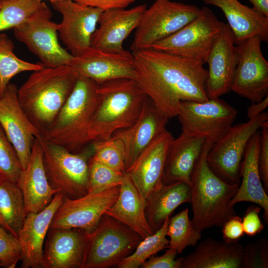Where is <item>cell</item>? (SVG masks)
I'll return each instance as SVG.
<instances>
[{
  "label": "cell",
  "mask_w": 268,
  "mask_h": 268,
  "mask_svg": "<svg viewBox=\"0 0 268 268\" xmlns=\"http://www.w3.org/2000/svg\"><path fill=\"white\" fill-rule=\"evenodd\" d=\"M136 81L161 113L177 117L182 101H204L207 70L202 62L152 48L132 52Z\"/></svg>",
  "instance_id": "1"
},
{
  "label": "cell",
  "mask_w": 268,
  "mask_h": 268,
  "mask_svg": "<svg viewBox=\"0 0 268 268\" xmlns=\"http://www.w3.org/2000/svg\"><path fill=\"white\" fill-rule=\"evenodd\" d=\"M78 74L68 65L33 71L18 88L19 103L40 134L53 124L71 93Z\"/></svg>",
  "instance_id": "2"
},
{
  "label": "cell",
  "mask_w": 268,
  "mask_h": 268,
  "mask_svg": "<svg viewBox=\"0 0 268 268\" xmlns=\"http://www.w3.org/2000/svg\"><path fill=\"white\" fill-rule=\"evenodd\" d=\"M213 144L206 141L190 178L192 221L201 232L212 227H222L236 215L230 201L240 184L226 183L210 168L206 157Z\"/></svg>",
  "instance_id": "3"
},
{
  "label": "cell",
  "mask_w": 268,
  "mask_h": 268,
  "mask_svg": "<svg viewBox=\"0 0 268 268\" xmlns=\"http://www.w3.org/2000/svg\"><path fill=\"white\" fill-rule=\"evenodd\" d=\"M98 102L89 131L91 143L108 139L131 126L148 97L135 79L119 78L98 84Z\"/></svg>",
  "instance_id": "4"
},
{
  "label": "cell",
  "mask_w": 268,
  "mask_h": 268,
  "mask_svg": "<svg viewBox=\"0 0 268 268\" xmlns=\"http://www.w3.org/2000/svg\"><path fill=\"white\" fill-rule=\"evenodd\" d=\"M98 84L79 75L75 86L51 126L40 134L48 142L79 153L91 144L89 131L98 102Z\"/></svg>",
  "instance_id": "5"
},
{
  "label": "cell",
  "mask_w": 268,
  "mask_h": 268,
  "mask_svg": "<svg viewBox=\"0 0 268 268\" xmlns=\"http://www.w3.org/2000/svg\"><path fill=\"white\" fill-rule=\"evenodd\" d=\"M85 232L81 268H108L131 255L142 238L131 228L104 214L90 231Z\"/></svg>",
  "instance_id": "6"
},
{
  "label": "cell",
  "mask_w": 268,
  "mask_h": 268,
  "mask_svg": "<svg viewBox=\"0 0 268 268\" xmlns=\"http://www.w3.org/2000/svg\"><path fill=\"white\" fill-rule=\"evenodd\" d=\"M35 137L42 149L45 170L51 186L69 198L87 194L88 159L91 156L84 151L71 152L47 141L40 134Z\"/></svg>",
  "instance_id": "7"
},
{
  "label": "cell",
  "mask_w": 268,
  "mask_h": 268,
  "mask_svg": "<svg viewBox=\"0 0 268 268\" xmlns=\"http://www.w3.org/2000/svg\"><path fill=\"white\" fill-rule=\"evenodd\" d=\"M225 24L218 20L211 9L203 6L190 22L151 48L205 64Z\"/></svg>",
  "instance_id": "8"
},
{
  "label": "cell",
  "mask_w": 268,
  "mask_h": 268,
  "mask_svg": "<svg viewBox=\"0 0 268 268\" xmlns=\"http://www.w3.org/2000/svg\"><path fill=\"white\" fill-rule=\"evenodd\" d=\"M200 8L170 0H155L146 9L135 29L132 52L151 48L193 20Z\"/></svg>",
  "instance_id": "9"
},
{
  "label": "cell",
  "mask_w": 268,
  "mask_h": 268,
  "mask_svg": "<svg viewBox=\"0 0 268 268\" xmlns=\"http://www.w3.org/2000/svg\"><path fill=\"white\" fill-rule=\"evenodd\" d=\"M237 110L219 98L204 101H182L177 117L185 135L214 144L232 126Z\"/></svg>",
  "instance_id": "10"
},
{
  "label": "cell",
  "mask_w": 268,
  "mask_h": 268,
  "mask_svg": "<svg viewBox=\"0 0 268 268\" xmlns=\"http://www.w3.org/2000/svg\"><path fill=\"white\" fill-rule=\"evenodd\" d=\"M267 121L268 112H263L247 122L232 126L207 153L211 170L227 183L240 184V166L248 143Z\"/></svg>",
  "instance_id": "11"
},
{
  "label": "cell",
  "mask_w": 268,
  "mask_h": 268,
  "mask_svg": "<svg viewBox=\"0 0 268 268\" xmlns=\"http://www.w3.org/2000/svg\"><path fill=\"white\" fill-rule=\"evenodd\" d=\"M51 17V11L47 5L14 27V35L45 67L67 65L73 56L59 44V24L52 21Z\"/></svg>",
  "instance_id": "12"
},
{
  "label": "cell",
  "mask_w": 268,
  "mask_h": 268,
  "mask_svg": "<svg viewBox=\"0 0 268 268\" xmlns=\"http://www.w3.org/2000/svg\"><path fill=\"white\" fill-rule=\"evenodd\" d=\"M262 42L254 36L236 45L238 62L231 91L253 103L268 95V62L262 53Z\"/></svg>",
  "instance_id": "13"
},
{
  "label": "cell",
  "mask_w": 268,
  "mask_h": 268,
  "mask_svg": "<svg viewBox=\"0 0 268 268\" xmlns=\"http://www.w3.org/2000/svg\"><path fill=\"white\" fill-rule=\"evenodd\" d=\"M119 190L120 186L74 199L64 196L50 228H75L90 231L114 203Z\"/></svg>",
  "instance_id": "14"
},
{
  "label": "cell",
  "mask_w": 268,
  "mask_h": 268,
  "mask_svg": "<svg viewBox=\"0 0 268 268\" xmlns=\"http://www.w3.org/2000/svg\"><path fill=\"white\" fill-rule=\"evenodd\" d=\"M51 3L62 16L58 29L61 39L72 56L81 54L91 47L92 36L104 10L82 5L73 0Z\"/></svg>",
  "instance_id": "15"
},
{
  "label": "cell",
  "mask_w": 268,
  "mask_h": 268,
  "mask_svg": "<svg viewBox=\"0 0 268 268\" xmlns=\"http://www.w3.org/2000/svg\"><path fill=\"white\" fill-rule=\"evenodd\" d=\"M78 75L98 84L119 79H136L133 53L126 50L109 52L90 47L81 54L73 56L68 65Z\"/></svg>",
  "instance_id": "16"
},
{
  "label": "cell",
  "mask_w": 268,
  "mask_h": 268,
  "mask_svg": "<svg viewBox=\"0 0 268 268\" xmlns=\"http://www.w3.org/2000/svg\"><path fill=\"white\" fill-rule=\"evenodd\" d=\"M17 90L15 84L9 83L0 98V125L24 169L29 160L35 136L40 133L21 107Z\"/></svg>",
  "instance_id": "17"
},
{
  "label": "cell",
  "mask_w": 268,
  "mask_h": 268,
  "mask_svg": "<svg viewBox=\"0 0 268 268\" xmlns=\"http://www.w3.org/2000/svg\"><path fill=\"white\" fill-rule=\"evenodd\" d=\"M173 139L172 134L166 129L151 141L125 171L144 200L163 184L165 159Z\"/></svg>",
  "instance_id": "18"
},
{
  "label": "cell",
  "mask_w": 268,
  "mask_h": 268,
  "mask_svg": "<svg viewBox=\"0 0 268 268\" xmlns=\"http://www.w3.org/2000/svg\"><path fill=\"white\" fill-rule=\"evenodd\" d=\"M238 62V51L232 32L226 23L207 57L206 91L208 98H219L231 91Z\"/></svg>",
  "instance_id": "19"
},
{
  "label": "cell",
  "mask_w": 268,
  "mask_h": 268,
  "mask_svg": "<svg viewBox=\"0 0 268 268\" xmlns=\"http://www.w3.org/2000/svg\"><path fill=\"white\" fill-rule=\"evenodd\" d=\"M63 197V194L58 193L43 210L27 214L18 235L21 249V268H44V243Z\"/></svg>",
  "instance_id": "20"
},
{
  "label": "cell",
  "mask_w": 268,
  "mask_h": 268,
  "mask_svg": "<svg viewBox=\"0 0 268 268\" xmlns=\"http://www.w3.org/2000/svg\"><path fill=\"white\" fill-rule=\"evenodd\" d=\"M146 4L131 8H116L104 10L98 21L99 27L94 32L91 46L109 52L123 50V43L138 26Z\"/></svg>",
  "instance_id": "21"
},
{
  "label": "cell",
  "mask_w": 268,
  "mask_h": 268,
  "mask_svg": "<svg viewBox=\"0 0 268 268\" xmlns=\"http://www.w3.org/2000/svg\"><path fill=\"white\" fill-rule=\"evenodd\" d=\"M168 120L148 97L136 121L131 126L112 134L111 137L120 139L124 144L126 170L151 141L166 129Z\"/></svg>",
  "instance_id": "22"
},
{
  "label": "cell",
  "mask_w": 268,
  "mask_h": 268,
  "mask_svg": "<svg viewBox=\"0 0 268 268\" xmlns=\"http://www.w3.org/2000/svg\"><path fill=\"white\" fill-rule=\"evenodd\" d=\"M17 184L23 195L27 214L43 210L59 191L53 188L47 178L41 146L35 137L31 154L19 175Z\"/></svg>",
  "instance_id": "23"
},
{
  "label": "cell",
  "mask_w": 268,
  "mask_h": 268,
  "mask_svg": "<svg viewBox=\"0 0 268 268\" xmlns=\"http://www.w3.org/2000/svg\"><path fill=\"white\" fill-rule=\"evenodd\" d=\"M84 248V230L50 228L43 252L44 268H81Z\"/></svg>",
  "instance_id": "24"
},
{
  "label": "cell",
  "mask_w": 268,
  "mask_h": 268,
  "mask_svg": "<svg viewBox=\"0 0 268 268\" xmlns=\"http://www.w3.org/2000/svg\"><path fill=\"white\" fill-rule=\"evenodd\" d=\"M181 257V268H244V247L238 241L226 242L209 237Z\"/></svg>",
  "instance_id": "25"
},
{
  "label": "cell",
  "mask_w": 268,
  "mask_h": 268,
  "mask_svg": "<svg viewBox=\"0 0 268 268\" xmlns=\"http://www.w3.org/2000/svg\"><path fill=\"white\" fill-rule=\"evenodd\" d=\"M260 133L258 131L248 143L240 166L242 181L230 203L232 206L245 201L256 204L264 210L265 222L268 224V197L261 180L258 166Z\"/></svg>",
  "instance_id": "26"
},
{
  "label": "cell",
  "mask_w": 268,
  "mask_h": 268,
  "mask_svg": "<svg viewBox=\"0 0 268 268\" xmlns=\"http://www.w3.org/2000/svg\"><path fill=\"white\" fill-rule=\"evenodd\" d=\"M205 4L219 7L223 12L236 45L254 36L268 41V17L238 0H203Z\"/></svg>",
  "instance_id": "27"
},
{
  "label": "cell",
  "mask_w": 268,
  "mask_h": 268,
  "mask_svg": "<svg viewBox=\"0 0 268 268\" xmlns=\"http://www.w3.org/2000/svg\"><path fill=\"white\" fill-rule=\"evenodd\" d=\"M205 142L204 138L182 134L174 138L165 159L163 183L183 182L190 185L191 174Z\"/></svg>",
  "instance_id": "28"
},
{
  "label": "cell",
  "mask_w": 268,
  "mask_h": 268,
  "mask_svg": "<svg viewBox=\"0 0 268 268\" xmlns=\"http://www.w3.org/2000/svg\"><path fill=\"white\" fill-rule=\"evenodd\" d=\"M145 201L124 172L118 196L105 214L128 226L143 239L153 233L145 217Z\"/></svg>",
  "instance_id": "29"
},
{
  "label": "cell",
  "mask_w": 268,
  "mask_h": 268,
  "mask_svg": "<svg viewBox=\"0 0 268 268\" xmlns=\"http://www.w3.org/2000/svg\"><path fill=\"white\" fill-rule=\"evenodd\" d=\"M190 185L183 182L164 183L145 200V215L153 233L181 204L191 201Z\"/></svg>",
  "instance_id": "30"
},
{
  "label": "cell",
  "mask_w": 268,
  "mask_h": 268,
  "mask_svg": "<svg viewBox=\"0 0 268 268\" xmlns=\"http://www.w3.org/2000/svg\"><path fill=\"white\" fill-rule=\"evenodd\" d=\"M26 213L22 192L17 183L0 182V224L18 238Z\"/></svg>",
  "instance_id": "31"
},
{
  "label": "cell",
  "mask_w": 268,
  "mask_h": 268,
  "mask_svg": "<svg viewBox=\"0 0 268 268\" xmlns=\"http://www.w3.org/2000/svg\"><path fill=\"white\" fill-rule=\"evenodd\" d=\"M14 48L12 40L6 34H0V98L15 75L24 71H33L44 66L41 63L34 64L19 59L14 53Z\"/></svg>",
  "instance_id": "32"
},
{
  "label": "cell",
  "mask_w": 268,
  "mask_h": 268,
  "mask_svg": "<svg viewBox=\"0 0 268 268\" xmlns=\"http://www.w3.org/2000/svg\"><path fill=\"white\" fill-rule=\"evenodd\" d=\"M170 217L167 218L161 227L150 235L143 238L134 252L124 259L117 266L119 268H138L150 257L169 247L167 238Z\"/></svg>",
  "instance_id": "33"
},
{
  "label": "cell",
  "mask_w": 268,
  "mask_h": 268,
  "mask_svg": "<svg viewBox=\"0 0 268 268\" xmlns=\"http://www.w3.org/2000/svg\"><path fill=\"white\" fill-rule=\"evenodd\" d=\"M201 231L196 230L189 216V209L185 208L170 218L167 236L169 247L182 253L188 247L195 246L201 238Z\"/></svg>",
  "instance_id": "34"
},
{
  "label": "cell",
  "mask_w": 268,
  "mask_h": 268,
  "mask_svg": "<svg viewBox=\"0 0 268 268\" xmlns=\"http://www.w3.org/2000/svg\"><path fill=\"white\" fill-rule=\"evenodd\" d=\"M46 6L41 0H2L0 31L13 29Z\"/></svg>",
  "instance_id": "35"
},
{
  "label": "cell",
  "mask_w": 268,
  "mask_h": 268,
  "mask_svg": "<svg viewBox=\"0 0 268 268\" xmlns=\"http://www.w3.org/2000/svg\"><path fill=\"white\" fill-rule=\"evenodd\" d=\"M92 156L94 160L119 172L125 171V151L122 141L111 137L91 143Z\"/></svg>",
  "instance_id": "36"
},
{
  "label": "cell",
  "mask_w": 268,
  "mask_h": 268,
  "mask_svg": "<svg viewBox=\"0 0 268 268\" xmlns=\"http://www.w3.org/2000/svg\"><path fill=\"white\" fill-rule=\"evenodd\" d=\"M124 172L113 170L90 157L88 159V193H98L120 186Z\"/></svg>",
  "instance_id": "37"
},
{
  "label": "cell",
  "mask_w": 268,
  "mask_h": 268,
  "mask_svg": "<svg viewBox=\"0 0 268 268\" xmlns=\"http://www.w3.org/2000/svg\"><path fill=\"white\" fill-rule=\"evenodd\" d=\"M22 170L16 152L0 125V182L17 183Z\"/></svg>",
  "instance_id": "38"
},
{
  "label": "cell",
  "mask_w": 268,
  "mask_h": 268,
  "mask_svg": "<svg viewBox=\"0 0 268 268\" xmlns=\"http://www.w3.org/2000/svg\"><path fill=\"white\" fill-rule=\"evenodd\" d=\"M21 257V249L18 238L0 224V266L15 268Z\"/></svg>",
  "instance_id": "39"
},
{
  "label": "cell",
  "mask_w": 268,
  "mask_h": 268,
  "mask_svg": "<svg viewBox=\"0 0 268 268\" xmlns=\"http://www.w3.org/2000/svg\"><path fill=\"white\" fill-rule=\"evenodd\" d=\"M244 268H268V241L261 238L243 249Z\"/></svg>",
  "instance_id": "40"
},
{
  "label": "cell",
  "mask_w": 268,
  "mask_h": 268,
  "mask_svg": "<svg viewBox=\"0 0 268 268\" xmlns=\"http://www.w3.org/2000/svg\"><path fill=\"white\" fill-rule=\"evenodd\" d=\"M258 166L260 176L265 191L268 192V121L260 129Z\"/></svg>",
  "instance_id": "41"
},
{
  "label": "cell",
  "mask_w": 268,
  "mask_h": 268,
  "mask_svg": "<svg viewBox=\"0 0 268 268\" xmlns=\"http://www.w3.org/2000/svg\"><path fill=\"white\" fill-rule=\"evenodd\" d=\"M262 209L258 205H251L246 209L242 219L244 234L249 236H254L263 230L265 226L259 216Z\"/></svg>",
  "instance_id": "42"
},
{
  "label": "cell",
  "mask_w": 268,
  "mask_h": 268,
  "mask_svg": "<svg viewBox=\"0 0 268 268\" xmlns=\"http://www.w3.org/2000/svg\"><path fill=\"white\" fill-rule=\"evenodd\" d=\"M177 253L172 248L160 256H152L141 266L142 268H181V257L176 259Z\"/></svg>",
  "instance_id": "43"
},
{
  "label": "cell",
  "mask_w": 268,
  "mask_h": 268,
  "mask_svg": "<svg viewBox=\"0 0 268 268\" xmlns=\"http://www.w3.org/2000/svg\"><path fill=\"white\" fill-rule=\"evenodd\" d=\"M242 218L235 215L228 219L222 227L223 240L226 242L238 241L244 234Z\"/></svg>",
  "instance_id": "44"
},
{
  "label": "cell",
  "mask_w": 268,
  "mask_h": 268,
  "mask_svg": "<svg viewBox=\"0 0 268 268\" xmlns=\"http://www.w3.org/2000/svg\"><path fill=\"white\" fill-rule=\"evenodd\" d=\"M82 5L101 8L104 10L126 8L137 0H73Z\"/></svg>",
  "instance_id": "45"
},
{
  "label": "cell",
  "mask_w": 268,
  "mask_h": 268,
  "mask_svg": "<svg viewBox=\"0 0 268 268\" xmlns=\"http://www.w3.org/2000/svg\"><path fill=\"white\" fill-rule=\"evenodd\" d=\"M268 106V95L262 101L257 103H253L247 111V116L249 120L253 119L266 109Z\"/></svg>",
  "instance_id": "46"
},
{
  "label": "cell",
  "mask_w": 268,
  "mask_h": 268,
  "mask_svg": "<svg viewBox=\"0 0 268 268\" xmlns=\"http://www.w3.org/2000/svg\"><path fill=\"white\" fill-rule=\"evenodd\" d=\"M253 8L260 14L268 17V0H249Z\"/></svg>",
  "instance_id": "47"
},
{
  "label": "cell",
  "mask_w": 268,
  "mask_h": 268,
  "mask_svg": "<svg viewBox=\"0 0 268 268\" xmlns=\"http://www.w3.org/2000/svg\"><path fill=\"white\" fill-rule=\"evenodd\" d=\"M50 1L51 2H54V1H58V0H50Z\"/></svg>",
  "instance_id": "48"
},
{
  "label": "cell",
  "mask_w": 268,
  "mask_h": 268,
  "mask_svg": "<svg viewBox=\"0 0 268 268\" xmlns=\"http://www.w3.org/2000/svg\"><path fill=\"white\" fill-rule=\"evenodd\" d=\"M1 1H2V0H0V5H1Z\"/></svg>",
  "instance_id": "49"
},
{
  "label": "cell",
  "mask_w": 268,
  "mask_h": 268,
  "mask_svg": "<svg viewBox=\"0 0 268 268\" xmlns=\"http://www.w3.org/2000/svg\"></svg>",
  "instance_id": "50"
}]
</instances>
